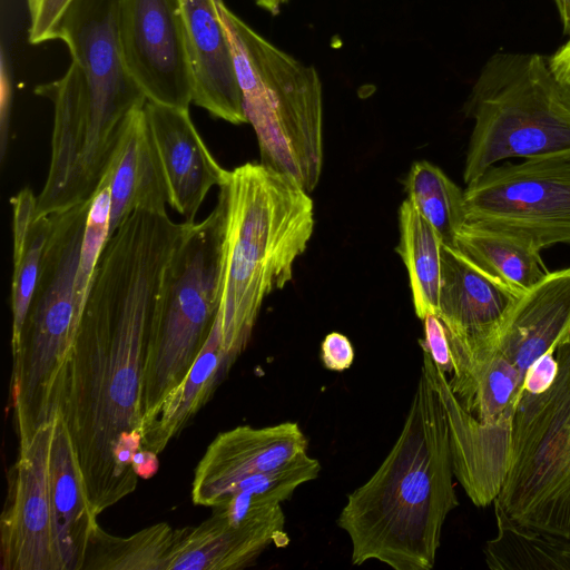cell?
<instances>
[{
	"label": "cell",
	"mask_w": 570,
	"mask_h": 570,
	"mask_svg": "<svg viewBox=\"0 0 570 570\" xmlns=\"http://www.w3.org/2000/svg\"><path fill=\"white\" fill-rule=\"evenodd\" d=\"M191 224L137 210L109 237L55 384L53 410L67 425L97 517L137 488L147 344L169 263Z\"/></svg>",
	"instance_id": "cell-1"
},
{
	"label": "cell",
	"mask_w": 570,
	"mask_h": 570,
	"mask_svg": "<svg viewBox=\"0 0 570 570\" xmlns=\"http://www.w3.org/2000/svg\"><path fill=\"white\" fill-rule=\"evenodd\" d=\"M453 476L446 415L421 366L397 440L337 518L351 541L352 564L432 569L445 519L459 505Z\"/></svg>",
	"instance_id": "cell-2"
},
{
	"label": "cell",
	"mask_w": 570,
	"mask_h": 570,
	"mask_svg": "<svg viewBox=\"0 0 570 570\" xmlns=\"http://www.w3.org/2000/svg\"><path fill=\"white\" fill-rule=\"evenodd\" d=\"M218 320L232 360L245 350L264 299L282 289L312 237L314 205L291 176L262 163L227 170Z\"/></svg>",
	"instance_id": "cell-3"
},
{
	"label": "cell",
	"mask_w": 570,
	"mask_h": 570,
	"mask_svg": "<svg viewBox=\"0 0 570 570\" xmlns=\"http://www.w3.org/2000/svg\"><path fill=\"white\" fill-rule=\"evenodd\" d=\"M217 10L230 46L247 122L261 163L293 177L308 194L323 167V88L313 65L282 50L233 12Z\"/></svg>",
	"instance_id": "cell-4"
},
{
	"label": "cell",
	"mask_w": 570,
	"mask_h": 570,
	"mask_svg": "<svg viewBox=\"0 0 570 570\" xmlns=\"http://www.w3.org/2000/svg\"><path fill=\"white\" fill-rule=\"evenodd\" d=\"M463 111L473 120L463 169L466 185L508 159L570 157V112L561 102L548 57L494 53Z\"/></svg>",
	"instance_id": "cell-5"
},
{
	"label": "cell",
	"mask_w": 570,
	"mask_h": 570,
	"mask_svg": "<svg viewBox=\"0 0 570 570\" xmlns=\"http://www.w3.org/2000/svg\"><path fill=\"white\" fill-rule=\"evenodd\" d=\"M91 198L49 215L50 232L18 347L11 396L19 444L55 417L53 390L81 318L75 284Z\"/></svg>",
	"instance_id": "cell-6"
},
{
	"label": "cell",
	"mask_w": 570,
	"mask_h": 570,
	"mask_svg": "<svg viewBox=\"0 0 570 570\" xmlns=\"http://www.w3.org/2000/svg\"><path fill=\"white\" fill-rule=\"evenodd\" d=\"M556 360L550 385L520 395L493 504L521 528L570 539V333L557 346Z\"/></svg>",
	"instance_id": "cell-7"
},
{
	"label": "cell",
	"mask_w": 570,
	"mask_h": 570,
	"mask_svg": "<svg viewBox=\"0 0 570 570\" xmlns=\"http://www.w3.org/2000/svg\"><path fill=\"white\" fill-rule=\"evenodd\" d=\"M224 206L193 223L168 266L144 363L142 426L193 366L220 304Z\"/></svg>",
	"instance_id": "cell-8"
},
{
	"label": "cell",
	"mask_w": 570,
	"mask_h": 570,
	"mask_svg": "<svg viewBox=\"0 0 570 570\" xmlns=\"http://www.w3.org/2000/svg\"><path fill=\"white\" fill-rule=\"evenodd\" d=\"M466 223L539 250L570 246V157L490 167L464 189Z\"/></svg>",
	"instance_id": "cell-9"
},
{
	"label": "cell",
	"mask_w": 570,
	"mask_h": 570,
	"mask_svg": "<svg viewBox=\"0 0 570 570\" xmlns=\"http://www.w3.org/2000/svg\"><path fill=\"white\" fill-rule=\"evenodd\" d=\"M57 39L66 43L85 75L95 135L110 159L128 116L147 102L124 59L118 0H72Z\"/></svg>",
	"instance_id": "cell-10"
},
{
	"label": "cell",
	"mask_w": 570,
	"mask_h": 570,
	"mask_svg": "<svg viewBox=\"0 0 570 570\" xmlns=\"http://www.w3.org/2000/svg\"><path fill=\"white\" fill-rule=\"evenodd\" d=\"M127 69L147 101L189 108L193 73L179 0H118Z\"/></svg>",
	"instance_id": "cell-11"
},
{
	"label": "cell",
	"mask_w": 570,
	"mask_h": 570,
	"mask_svg": "<svg viewBox=\"0 0 570 570\" xmlns=\"http://www.w3.org/2000/svg\"><path fill=\"white\" fill-rule=\"evenodd\" d=\"M53 420L30 441L8 474L0 518L2 570H65L58 546L49 491V454Z\"/></svg>",
	"instance_id": "cell-12"
},
{
	"label": "cell",
	"mask_w": 570,
	"mask_h": 570,
	"mask_svg": "<svg viewBox=\"0 0 570 570\" xmlns=\"http://www.w3.org/2000/svg\"><path fill=\"white\" fill-rule=\"evenodd\" d=\"M308 441L296 422L242 425L219 433L195 469L194 504L215 508L242 480L276 470L305 453Z\"/></svg>",
	"instance_id": "cell-13"
},
{
	"label": "cell",
	"mask_w": 570,
	"mask_h": 570,
	"mask_svg": "<svg viewBox=\"0 0 570 570\" xmlns=\"http://www.w3.org/2000/svg\"><path fill=\"white\" fill-rule=\"evenodd\" d=\"M145 111L163 165L169 205L185 222L195 223L208 191L220 185L227 170L210 154L189 108L147 101Z\"/></svg>",
	"instance_id": "cell-14"
},
{
	"label": "cell",
	"mask_w": 570,
	"mask_h": 570,
	"mask_svg": "<svg viewBox=\"0 0 570 570\" xmlns=\"http://www.w3.org/2000/svg\"><path fill=\"white\" fill-rule=\"evenodd\" d=\"M193 73V104L233 125L247 122L216 0H179Z\"/></svg>",
	"instance_id": "cell-15"
},
{
	"label": "cell",
	"mask_w": 570,
	"mask_h": 570,
	"mask_svg": "<svg viewBox=\"0 0 570 570\" xmlns=\"http://www.w3.org/2000/svg\"><path fill=\"white\" fill-rule=\"evenodd\" d=\"M570 333V267L549 272L518 296L485 342L523 375Z\"/></svg>",
	"instance_id": "cell-16"
},
{
	"label": "cell",
	"mask_w": 570,
	"mask_h": 570,
	"mask_svg": "<svg viewBox=\"0 0 570 570\" xmlns=\"http://www.w3.org/2000/svg\"><path fill=\"white\" fill-rule=\"evenodd\" d=\"M284 525L283 509L268 518L236 525L213 511L198 525L176 529L168 570L243 569L271 544H288Z\"/></svg>",
	"instance_id": "cell-17"
},
{
	"label": "cell",
	"mask_w": 570,
	"mask_h": 570,
	"mask_svg": "<svg viewBox=\"0 0 570 570\" xmlns=\"http://www.w3.org/2000/svg\"><path fill=\"white\" fill-rule=\"evenodd\" d=\"M105 176L110 191L109 237L137 210L166 213L169 193L145 106L128 116Z\"/></svg>",
	"instance_id": "cell-18"
},
{
	"label": "cell",
	"mask_w": 570,
	"mask_h": 570,
	"mask_svg": "<svg viewBox=\"0 0 570 570\" xmlns=\"http://www.w3.org/2000/svg\"><path fill=\"white\" fill-rule=\"evenodd\" d=\"M517 297L456 248L443 245L438 316L446 334L490 337Z\"/></svg>",
	"instance_id": "cell-19"
},
{
	"label": "cell",
	"mask_w": 570,
	"mask_h": 570,
	"mask_svg": "<svg viewBox=\"0 0 570 570\" xmlns=\"http://www.w3.org/2000/svg\"><path fill=\"white\" fill-rule=\"evenodd\" d=\"M49 491L63 568L82 570L88 543L98 522L70 434L59 412H56L53 417Z\"/></svg>",
	"instance_id": "cell-20"
},
{
	"label": "cell",
	"mask_w": 570,
	"mask_h": 570,
	"mask_svg": "<svg viewBox=\"0 0 570 570\" xmlns=\"http://www.w3.org/2000/svg\"><path fill=\"white\" fill-rule=\"evenodd\" d=\"M235 361L225 352L216 317L209 336L183 381L142 426V448L159 454L207 403Z\"/></svg>",
	"instance_id": "cell-21"
},
{
	"label": "cell",
	"mask_w": 570,
	"mask_h": 570,
	"mask_svg": "<svg viewBox=\"0 0 570 570\" xmlns=\"http://www.w3.org/2000/svg\"><path fill=\"white\" fill-rule=\"evenodd\" d=\"M454 248L487 276L520 296L550 271L541 250L507 234L465 223Z\"/></svg>",
	"instance_id": "cell-22"
},
{
	"label": "cell",
	"mask_w": 570,
	"mask_h": 570,
	"mask_svg": "<svg viewBox=\"0 0 570 570\" xmlns=\"http://www.w3.org/2000/svg\"><path fill=\"white\" fill-rule=\"evenodd\" d=\"M399 230L396 252L407 269L415 314L420 320L438 315L444 244L407 198L399 209Z\"/></svg>",
	"instance_id": "cell-23"
},
{
	"label": "cell",
	"mask_w": 570,
	"mask_h": 570,
	"mask_svg": "<svg viewBox=\"0 0 570 570\" xmlns=\"http://www.w3.org/2000/svg\"><path fill=\"white\" fill-rule=\"evenodd\" d=\"M320 471L318 460L305 452L284 466L242 480L213 510L235 525L268 518L299 485L316 479Z\"/></svg>",
	"instance_id": "cell-24"
},
{
	"label": "cell",
	"mask_w": 570,
	"mask_h": 570,
	"mask_svg": "<svg viewBox=\"0 0 570 570\" xmlns=\"http://www.w3.org/2000/svg\"><path fill=\"white\" fill-rule=\"evenodd\" d=\"M176 529L160 522L130 537L107 533L99 524L91 533L82 570H168Z\"/></svg>",
	"instance_id": "cell-25"
},
{
	"label": "cell",
	"mask_w": 570,
	"mask_h": 570,
	"mask_svg": "<svg viewBox=\"0 0 570 570\" xmlns=\"http://www.w3.org/2000/svg\"><path fill=\"white\" fill-rule=\"evenodd\" d=\"M497 534L483 549L492 570H570V539L521 528L494 511Z\"/></svg>",
	"instance_id": "cell-26"
},
{
	"label": "cell",
	"mask_w": 570,
	"mask_h": 570,
	"mask_svg": "<svg viewBox=\"0 0 570 570\" xmlns=\"http://www.w3.org/2000/svg\"><path fill=\"white\" fill-rule=\"evenodd\" d=\"M404 185L406 198L434 227L443 244L454 247L456 234L466 223L464 190L426 160L411 166Z\"/></svg>",
	"instance_id": "cell-27"
},
{
	"label": "cell",
	"mask_w": 570,
	"mask_h": 570,
	"mask_svg": "<svg viewBox=\"0 0 570 570\" xmlns=\"http://www.w3.org/2000/svg\"><path fill=\"white\" fill-rule=\"evenodd\" d=\"M50 232V218H35L24 236L13 237V275L11 286V352L20 342L26 316L32 299Z\"/></svg>",
	"instance_id": "cell-28"
},
{
	"label": "cell",
	"mask_w": 570,
	"mask_h": 570,
	"mask_svg": "<svg viewBox=\"0 0 570 570\" xmlns=\"http://www.w3.org/2000/svg\"><path fill=\"white\" fill-rule=\"evenodd\" d=\"M72 0H37L30 12L28 40L32 45L57 40L59 22Z\"/></svg>",
	"instance_id": "cell-29"
},
{
	"label": "cell",
	"mask_w": 570,
	"mask_h": 570,
	"mask_svg": "<svg viewBox=\"0 0 570 570\" xmlns=\"http://www.w3.org/2000/svg\"><path fill=\"white\" fill-rule=\"evenodd\" d=\"M422 321L424 338L419 341L422 351L430 354L440 371L450 375L452 373L451 351L442 321L435 314H430Z\"/></svg>",
	"instance_id": "cell-30"
},
{
	"label": "cell",
	"mask_w": 570,
	"mask_h": 570,
	"mask_svg": "<svg viewBox=\"0 0 570 570\" xmlns=\"http://www.w3.org/2000/svg\"><path fill=\"white\" fill-rule=\"evenodd\" d=\"M321 360L331 371L342 372L350 368L354 361V348L351 341L342 333L327 334L321 344Z\"/></svg>",
	"instance_id": "cell-31"
},
{
	"label": "cell",
	"mask_w": 570,
	"mask_h": 570,
	"mask_svg": "<svg viewBox=\"0 0 570 570\" xmlns=\"http://www.w3.org/2000/svg\"><path fill=\"white\" fill-rule=\"evenodd\" d=\"M548 65L557 82L561 102L570 112V38L548 57Z\"/></svg>",
	"instance_id": "cell-32"
},
{
	"label": "cell",
	"mask_w": 570,
	"mask_h": 570,
	"mask_svg": "<svg viewBox=\"0 0 570 570\" xmlns=\"http://www.w3.org/2000/svg\"><path fill=\"white\" fill-rule=\"evenodd\" d=\"M132 466L138 478L149 479L157 472L159 466L157 454L142 449L136 454Z\"/></svg>",
	"instance_id": "cell-33"
},
{
	"label": "cell",
	"mask_w": 570,
	"mask_h": 570,
	"mask_svg": "<svg viewBox=\"0 0 570 570\" xmlns=\"http://www.w3.org/2000/svg\"><path fill=\"white\" fill-rule=\"evenodd\" d=\"M257 7L272 16H277L289 0H253Z\"/></svg>",
	"instance_id": "cell-34"
},
{
	"label": "cell",
	"mask_w": 570,
	"mask_h": 570,
	"mask_svg": "<svg viewBox=\"0 0 570 570\" xmlns=\"http://www.w3.org/2000/svg\"><path fill=\"white\" fill-rule=\"evenodd\" d=\"M563 23V31L570 37V0H563V11L560 16Z\"/></svg>",
	"instance_id": "cell-35"
},
{
	"label": "cell",
	"mask_w": 570,
	"mask_h": 570,
	"mask_svg": "<svg viewBox=\"0 0 570 570\" xmlns=\"http://www.w3.org/2000/svg\"><path fill=\"white\" fill-rule=\"evenodd\" d=\"M554 2L558 8L559 14L561 16L563 11V0H554Z\"/></svg>",
	"instance_id": "cell-36"
},
{
	"label": "cell",
	"mask_w": 570,
	"mask_h": 570,
	"mask_svg": "<svg viewBox=\"0 0 570 570\" xmlns=\"http://www.w3.org/2000/svg\"><path fill=\"white\" fill-rule=\"evenodd\" d=\"M26 1H27L29 13H30L33 10L37 0H26Z\"/></svg>",
	"instance_id": "cell-37"
}]
</instances>
